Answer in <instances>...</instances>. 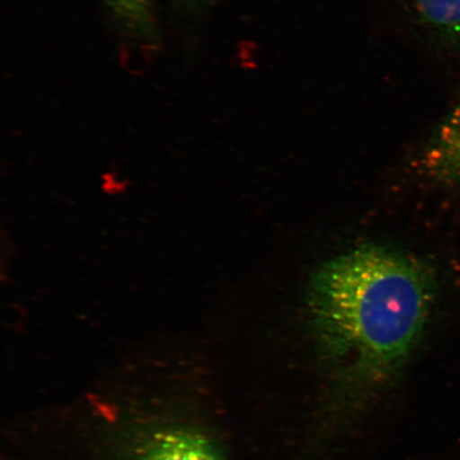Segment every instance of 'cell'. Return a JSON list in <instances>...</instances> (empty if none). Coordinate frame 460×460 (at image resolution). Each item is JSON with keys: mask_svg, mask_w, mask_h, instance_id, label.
<instances>
[{"mask_svg": "<svg viewBox=\"0 0 460 460\" xmlns=\"http://www.w3.org/2000/svg\"><path fill=\"white\" fill-rule=\"evenodd\" d=\"M435 298L418 259L377 245L332 258L309 286L310 327L341 411H354L398 376Z\"/></svg>", "mask_w": 460, "mask_h": 460, "instance_id": "6da1fadb", "label": "cell"}, {"mask_svg": "<svg viewBox=\"0 0 460 460\" xmlns=\"http://www.w3.org/2000/svg\"><path fill=\"white\" fill-rule=\"evenodd\" d=\"M425 165L437 181L460 182V102L436 132L425 155Z\"/></svg>", "mask_w": 460, "mask_h": 460, "instance_id": "3957f363", "label": "cell"}, {"mask_svg": "<svg viewBox=\"0 0 460 460\" xmlns=\"http://www.w3.org/2000/svg\"><path fill=\"white\" fill-rule=\"evenodd\" d=\"M126 31L139 39L156 36L152 0H103Z\"/></svg>", "mask_w": 460, "mask_h": 460, "instance_id": "5b68a950", "label": "cell"}, {"mask_svg": "<svg viewBox=\"0 0 460 460\" xmlns=\"http://www.w3.org/2000/svg\"><path fill=\"white\" fill-rule=\"evenodd\" d=\"M120 460H226L208 435L186 424L148 428L132 439Z\"/></svg>", "mask_w": 460, "mask_h": 460, "instance_id": "7a4b0ae2", "label": "cell"}, {"mask_svg": "<svg viewBox=\"0 0 460 460\" xmlns=\"http://www.w3.org/2000/svg\"><path fill=\"white\" fill-rule=\"evenodd\" d=\"M177 2L185 5H189V7L199 8L214 4L216 0H177Z\"/></svg>", "mask_w": 460, "mask_h": 460, "instance_id": "8992f818", "label": "cell"}, {"mask_svg": "<svg viewBox=\"0 0 460 460\" xmlns=\"http://www.w3.org/2000/svg\"><path fill=\"white\" fill-rule=\"evenodd\" d=\"M420 25L444 41L460 43V0H411Z\"/></svg>", "mask_w": 460, "mask_h": 460, "instance_id": "277c9868", "label": "cell"}]
</instances>
